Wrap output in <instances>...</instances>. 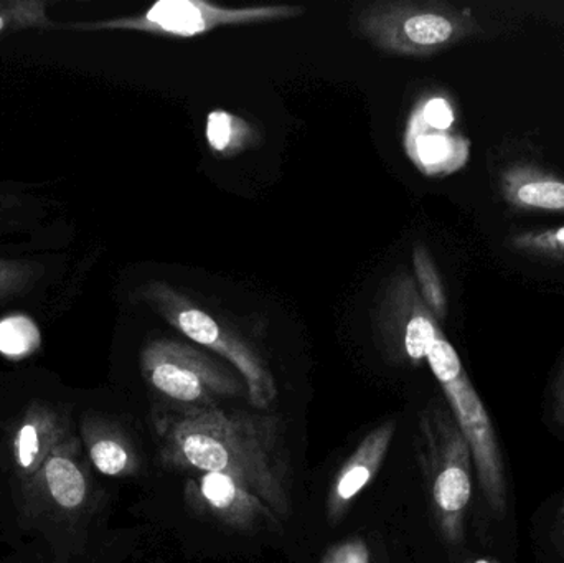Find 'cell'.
Returning <instances> with one entry per match:
<instances>
[{
	"label": "cell",
	"mask_w": 564,
	"mask_h": 563,
	"mask_svg": "<svg viewBox=\"0 0 564 563\" xmlns=\"http://www.w3.org/2000/svg\"><path fill=\"white\" fill-rule=\"evenodd\" d=\"M158 458L169 472L224 473L250 486L285 521L292 511V466L276 413L214 407L154 416Z\"/></svg>",
	"instance_id": "cell-1"
},
{
	"label": "cell",
	"mask_w": 564,
	"mask_h": 563,
	"mask_svg": "<svg viewBox=\"0 0 564 563\" xmlns=\"http://www.w3.org/2000/svg\"><path fill=\"white\" fill-rule=\"evenodd\" d=\"M417 455L437 529L447 544L459 545L473 498V453L447 403L421 410Z\"/></svg>",
	"instance_id": "cell-2"
},
{
	"label": "cell",
	"mask_w": 564,
	"mask_h": 563,
	"mask_svg": "<svg viewBox=\"0 0 564 563\" xmlns=\"http://www.w3.org/2000/svg\"><path fill=\"white\" fill-rule=\"evenodd\" d=\"M426 359L473 453L474 469L487 505L497 516L506 515V465L489 412L464 372L456 349L444 337L434 340Z\"/></svg>",
	"instance_id": "cell-3"
},
{
	"label": "cell",
	"mask_w": 564,
	"mask_h": 563,
	"mask_svg": "<svg viewBox=\"0 0 564 563\" xmlns=\"http://www.w3.org/2000/svg\"><path fill=\"white\" fill-rule=\"evenodd\" d=\"M141 366L149 386L177 410L214 409L247 392L234 370L178 340H152L142 350Z\"/></svg>",
	"instance_id": "cell-4"
},
{
	"label": "cell",
	"mask_w": 564,
	"mask_h": 563,
	"mask_svg": "<svg viewBox=\"0 0 564 563\" xmlns=\"http://www.w3.org/2000/svg\"><path fill=\"white\" fill-rule=\"evenodd\" d=\"M149 303L182 334L214 350L227 359L237 369L247 386L251 405L261 412H268L278 397L276 380L264 366L257 353L245 340L224 329L210 314L195 306L191 301L175 293L167 284L152 283L145 290Z\"/></svg>",
	"instance_id": "cell-5"
},
{
	"label": "cell",
	"mask_w": 564,
	"mask_h": 563,
	"mask_svg": "<svg viewBox=\"0 0 564 563\" xmlns=\"http://www.w3.org/2000/svg\"><path fill=\"white\" fill-rule=\"evenodd\" d=\"M301 7L270 6L225 9L202 0H161L142 15L78 25L82 30H135L172 36H197L218 26L268 22L301 15Z\"/></svg>",
	"instance_id": "cell-6"
},
{
	"label": "cell",
	"mask_w": 564,
	"mask_h": 563,
	"mask_svg": "<svg viewBox=\"0 0 564 563\" xmlns=\"http://www.w3.org/2000/svg\"><path fill=\"white\" fill-rule=\"evenodd\" d=\"M195 511L241 532L280 531L282 519L250 486L224 473H197L185 485Z\"/></svg>",
	"instance_id": "cell-7"
},
{
	"label": "cell",
	"mask_w": 564,
	"mask_h": 563,
	"mask_svg": "<svg viewBox=\"0 0 564 563\" xmlns=\"http://www.w3.org/2000/svg\"><path fill=\"white\" fill-rule=\"evenodd\" d=\"M361 29L380 48L403 55L436 48L454 35L453 20L443 13L408 10L394 3L365 12Z\"/></svg>",
	"instance_id": "cell-8"
},
{
	"label": "cell",
	"mask_w": 564,
	"mask_h": 563,
	"mask_svg": "<svg viewBox=\"0 0 564 563\" xmlns=\"http://www.w3.org/2000/svg\"><path fill=\"white\" fill-rule=\"evenodd\" d=\"M72 435L68 419L46 403L26 407L10 436V458L15 475L32 485L50 453Z\"/></svg>",
	"instance_id": "cell-9"
},
{
	"label": "cell",
	"mask_w": 564,
	"mask_h": 563,
	"mask_svg": "<svg viewBox=\"0 0 564 563\" xmlns=\"http://www.w3.org/2000/svg\"><path fill=\"white\" fill-rule=\"evenodd\" d=\"M397 423L388 420L383 425L371 430L355 452L345 459L332 481L327 496V519L330 524H338L347 515L355 499L373 481L387 459L393 442Z\"/></svg>",
	"instance_id": "cell-10"
},
{
	"label": "cell",
	"mask_w": 564,
	"mask_h": 563,
	"mask_svg": "<svg viewBox=\"0 0 564 563\" xmlns=\"http://www.w3.org/2000/svg\"><path fill=\"white\" fill-rule=\"evenodd\" d=\"M39 488V496L62 512L82 511L91 495V481L75 436L68 435L43 462L29 489Z\"/></svg>",
	"instance_id": "cell-11"
},
{
	"label": "cell",
	"mask_w": 564,
	"mask_h": 563,
	"mask_svg": "<svg viewBox=\"0 0 564 563\" xmlns=\"http://www.w3.org/2000/svg\"><path fill=\"white\" fill-rule=\"evenodd\" d=\"M83 442L93 466L111 478L135 476L141 469V456L132 440L112 422L88 419L83 423Z\"/></svg>",
	"instance_id": "cell-12"
},
{
	"label": "cell",
	"mask_w": 564,
	"mask_h": 563,
	"mask_svg": "<svg viewBox=\"0 0 564 563\" xmlns=\"http://www.w3.org/2000/svg\"><path fill=\"white\" fill-rule=\"evenodd\" d=\"M40 346L36 324L23 314H12L0 321V354L10 359L30 356Z\"/></svg>",
	"instance_id": "cell-13"
},
{
	"label": "cell",
	"mask_w": 564,
	"mask_h": 563,
	"mask_svg": "<svg viewBox=\"0 0 564 563\" xmlns=\"http://www.w3.org/2000/svg\"><path fill=\"white\" fill-rule=\"evenodd\" d=\"M46 2L39 0H0V35L23 29L48 26Z\"/></svg>",
	"instance_id": "cell-14"
},
{
	"label": "cell",
	"mask_w": 564,
	"mask_h": 563,
	"mask_svg": "<svg viewBox=\"0 0 564 563\" xmlns=\"http://www.w3.org/2000/svg\"><path fill=\"white\" fill-rule=\"evenodd\" d=\"M250 134V129L241 119L228 115L225 111H214L207 119V139L212 149L217 152L238 151L245 142V136Z\"/></svg>",
	"instance_id": "cell-15"
},
{
	"label": "cell",
	"mask_w": 564,
	"mask_h": 563,
	"mask_svg": "<svg viewBox=\"0 0 564 563\" xmlns=\"http://www.w3.org/2000/svg\"><path fill=\"white\" fill-rule=\"evenodd\" d=\"M440 337L436 326L430 317L424 314H414L404 327L401 349L410 362L420 364L426 359L427 350L433 346L434 340Z\"/></svg>",
	"instance_id": "cell-16"
},
{
	"label": "cell",
	"mask_w": 564,
	"mask_h": 563,
	"mask_svg": "<svg viewBox=\"0 0 564 563\" xmlns=\"http://www.w3.org/2000/svg\"><path fill=\"white\" fill-rule=\"evenodd\" d=\"M517 197L530 207L560 210L564 208V184L553 181L530 182L520 187Z\"/></svg>",
	"instance_id": "cell-17"
},
{
	"label": "cell",
	"mask_w": 564,
	"mask_h": 563,
	"mask_svg": "<svg viewBox=\"0 0 564 563\" xmlns=\"http://www.w3.org/2000/svg\"><path fill=\"white\" fill-rule=\"evenodd\" d=\"M411 154L426 167L443 164L451 155V141L441 134H416L410 142Z\"/></svg>",
	"instance_id": "cell-18"
},
{
	"label": "cell",
	"mask_w": 564,
	"mask_h": 563,
	"mask_svg": "<svg viewBox=\"0 0 564 563\" xmlns=\"http://www.w3.org/2000/svg\"><path fill=\"white\" fill-rule=\"evenodd\" d=\"M36 268L23 261L0 260V301L25 290L35 280Z\"/></svg>",
	"instance_id": "cell-19"
},
{
	"label": "cell",
	"mask_w": 564,
	"mask_h": 563,
	"mask_svg": "<svg viewBox=\"0 0 564 563\" xmlns=\"http://www.w3.org/2000/svg\"><path fill=\"white\" fill-rule=\"evenodd\" d=\"M322 563H371L370 548L361 538L345 539L328 549Z\"/></svg>",
	"instance_id": "cell-20"
},
{
	"label": "cell",
	"mask_w": 564,
	"mask_h": 563,
	"mask_svg": "<svg viewBox=\"0 0 564 563\" xmlns=\"http://www.w3.org/2000/svg\"><path fill=\"white\" fill-rule=\"evenodd\" d=\"M414 264H416L417 278H420L421 286H423L424 294L427 300L436 307L437 313L443 310V293H441L440 283H437L436 273L431 267L430 260L423 251L417 250L414 255Z\"/></svg>",
	"instance_id": "cell-21"
},
{
	"label": "cell",
	"mask_w": 564,
	"mask_h": 563,
	"mask_svg": "<svg viewBox=\"0 0 564 563\" xmlns=\"http://www.w3.org/2000/svg\"><path fill=\"white\" fill-rule=\"evenodd\" d=\"M423 119L431 128L437 129V131H446L454 122L453 109L444 99L434 98L424 106Z\"/></svg>",
	"instance_id": "cell-22"
},
{
	"label": "cell",
	"mask_w": 564,
	"mask_h": 563,
	"mask_svg": "<svg viewBox=\"0 0 564 563\" xmlns=\"http://www.w3.org/2000/svg\"><path fill=\"white\" fill-rule=\"evenodd\" d=\"M558 531H560V541H562L563 549H564V502L562 506V511H560Z\"/></svg>",
	"instance_id": "cell-23"
},
{
	"label": "cell",
	"mask_w": 564,
	"mask_h": 563,
	"mask_svg": "<svg viewBox=\"0 0 564 563\" xmlns=\"http://www.w3.org/2000/svg\"><path fill=\"white\" fill-rule=\"evenodd\" d=\"M556 241H558V243H562L564 247V227L560 228V230L556 231Z\"/></svg>",
	"instance_id": "cell-24"
},
{
	"label": "cell",
	"mask_w": 564,
	"mask_h": 563,
	"mask_svg": "<svg viewBox=\"0 0 564 563\" xmlns=\"http://www.w3.org/2000/svg\"><path fill=\"white\" fill-rule=\"evenodd\" d=\"M474 563H496V562L489 561V559H479V561H476Z\"/></svg>",
	"instance_id": "cell-25"
}]
</instances>
